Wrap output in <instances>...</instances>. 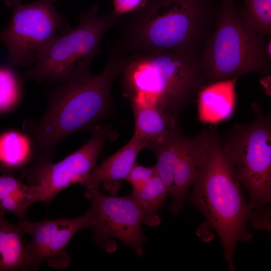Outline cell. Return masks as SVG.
<instances>
[{
  "label": "cell",
  "mask_w": 271,
  "mask_h": 271,
  "mask_svg": "<svg viewBox=\"0 0 271 271\" xmlns=\"http://www.w3.org/2000/svg\"><path fill=\"white\" fill-rule=\"evenodd\" d=\"M120 74L131 101L178 117L207 85L200 56L190 52L156 50L125 58Z\"/></svg>",
  "instance_id": "3"
},
{
  "label": "cell",
  "mask_w": 271,
  "mask_h": 271,
  "mask_svg": "<svg viewBox=\"0 0 271 271\" xmlns=\"http://www.w3.org/2000/svg\"><path fill=\"white\" fill-rule=\"evenodd\" d=\"M252 108L253 121L235 125L220 141L248 193L249 207L258 210L271 201V119L257 103L252 104Z\"/></svg>",
  "instance_id": "7"
},
{
  "label": "cell",
  "mask_w": 271,
  "mask_h": 271,
  "mask_svg": "<svg viewBox=\"0 0 271 271\" xmlns=\"http://www.w3.org/2000/svg\"><path fill=\"white\" fill-rule=\"evenodd\" d=\"M53 2H54L55 0H51Z\"/></svg>",
  "instance_id": "27"
},
{
  "label": "cell",
  "mask_w": 271,
  "mask_h": 271,
  "mask_svg": "<svg viewBox=\"0 0 271 271\" xmlns=\"http://www.w3.org/2000/svg\"><path fill=\"white\" fill-rule=\"evenodd\" d=\"M190 202L218 235L229 270H235L233 252L239 241L251 236L247 224L253 210L245 201L241 184L216 135L203 153L192 185Z\"/></svg>",
  "instance_id": "4"
},
{
  "label": "cell",
  "mask_w": 271,
  "mask_h": 271,
  "mask_svg": "<svg viewBox=\"0 0 271 271\" xmlns=\"http://www.w3.org/2000/svg\"><path fill=\"white\" fill-rule=\"evenodd\" d=\"M264 38L244 20L234 0H221L200 56L207 85L251 72L270 73Z\"/></svg>",
  "instance_id": "5"
},
{
  "label": "cell",
  "mask_w": 271,
  "mask_h": 271,
  "mask_svg": "<svg viewBox=\"0 0 271 271\" xmlns=\"http://www.w3.org/2000/svg\"><path fill=\"white\" fill-rule=\"evenodd\" d=\"M18 224L24 234L30 237L26 243V250L31 270L37 269L44 262L52 268L63 269L69 265L71 260L67 250L68 242L77 231L89 227V219L86 211L76 218L38 222L26 218Z\"/></svg>",
  "instance_id": "11"
},
{
  "label": "cell",
  "mask_w": 271,
  "mask_h": 271,
  "mask_svg": "<svg viewBox=\"0 0 271 271\" xmlns=\"http://www.w3.org/2000/svg\"><path fill=\"white\" fill-rule=\"evenodd\" d=\"M145 0H113V13L124 15L138 10Z\"/></svg>",
  "instance_id": "23"
},
{
  "label": "cell",
  "mask_w": 271,
  "mask_h": 271,
  "mask_svg": "<svg viewBox=\"0 0 271 271\" xmlns=\"http://www.w3.org/2000/svg\"><path fill=\"white\" fill-rule=\"evenodd\" d=\"M216 134L206 129L194 137L184 135L178 151L173 184L169 193L171 212L176 215L182 208L184 198L192 187L200 158Z\"/></svg>",
  "instance_id": "12"
},
{
  "label": "cell",
  "mask_w": 271,
  "mask_h": 271,
  "mask_svg": "<svg viewBox=\"0 0 271 271\" xmlns=\"http://www.w3.org/2000/svg\"><path fill=\"white\" fill-rule=\"evenodd\" d=\"M124 62V57L109 52L100 74H90L62 84L52 95L42 118L27 129L36 148L37 159L50 160L61 140L91 127L108 114L112 105L111 85L121 72Z\"/></svg>",
  "instance_id": "2"
},
{
  "label": "cell",
  "mask_w": 271,
  "mask_h": 271,
  "mask_svg": "<svg viewBox=\"0 0 271 271\" xmlns=\"http://www.w3.org/2000/svg\"><path fill=\"white\" fill-rule=\"evenodd\" d=\"M266 51L269 58H271V39L270 37L268 39L266 43Z\"/></svg>",
  "instance_id": "26"
},
{
  "label": "cell",
  "mask_w": 271,
  "mask_h": 271,
  "mask_svg": "<svg viewBox=\"0 0 271 271\" xmlns=\"http://www.w3.org/2000/svg\"><path fill=\"white\" fill-rule=\"evenodd\" d=\"M11 21L0 31L8 50V63L14 68L32 66L42 51L71 28L51 0L15 7Z\"/></svg>",
  "instance_id": "8"
},
{
  "label": "cell",
  "mask_w": 271,
  "mask_h": 271,
  "mask_svg": "<svg viewBox=\"0 0 271 271\" xmlns=\"http://www.w3.org/2000/svg\"><path fill=\"white\" fill-rule=\"evenodd\" d=\"M238 78L209 84L199 93V118L214 123L226 119L232 114L235 101V84Z\"/></svg>",
  "instance_id": "15"
},
{
  "label": "cell",
  "mask_w": 271,
  "mask_h": 271,
  "mask_svg": "<svg viewBox=\"0 0 271 271\" xmlns=\"http://www.w3.org/2000/svg\"><path fill=\"white\" fill-rule=\"evenodd\" d=\"M0 210V271L31 270L19 224L6 220Z\"/></svg>",
  "instance_id": "17"
},
{
  "label": "cell",
  "mask_w": 271,
  "mask_h": 271,
  "mask_svg": "<svg viewBox=\"0 0 271 271\" xmlns=\"http://www.w3.org/2000/svg\"><path fill=\"white\" fill-rule=\"evenodd\" d=\"M22 95V82L13 68L0 66V113L15 107Z\"/></svg>",
  "instance_id": "21"
},
{
  "label": "cell",
  "mask_w": 271,
  "mask_h": 271,
  "mask_svg": "<svg viewBox=\"0 0 271 271\" xmlns=\"http://www.w3.org/2000/svg\"><path fill=\"white\" fill-rule=\"evenodd\" d=\"M106 126H96L90 140L62 160L53 163L51 160L39 159L24 173L29 184L42 187L43 202L50 203L61 191L79 183L96 166L106 140L111 136Z\"/></svg>",
  "instance_id": "10"
},
{
  "label": "cell",
  "mask_w": 271,
  "mask_h": 271,
  "mask_svg": "<svg viewBox=\"0 0 271 271\" xmlns=\"http://www.w3.org/2000/svg\"><path fill=\"white\" fill-rule=\"evenodd\" d=\"M144 144L133 136L131 140L118 151L107 158L99 166L95 167L79 183L86 189L99 188L100 184L110 187L125 180Z\"/></svg>",
  "instance_id": "14"
},
{
  "label": "cell",
  "mask_w": 271,
  "mask_h": 271,
  "mask_svg": "<svg viewBox=\"0 0 271 271\" xmlns=\"http://www.w3.org/2000/svg\"><path fill=\"white\" fill-rule=\"evenodd\" d=\"M44 197L41 186L25 184L11 173L0 175V210L13 214L19 222L26 219L30 206L43 202Z\"/></svg>",
  "instance_id": "16"
},
{
  "label": "cell",
  "mask_w": 271,
  "mask_h": 271,
  "mask_svg": "<svg viewBox=\"0 0 271 271\" xmlns=\"http://www.w3.org/2000/svg\"><path fill=\"white\" fill-rule=\"evenodd\" d=\"M244 20L261 36L271 34V0H243L241 11Z\"/></svg>",
  "instance_id": "20"
},
{
  "label": "cell",
  "mask_w": 271,
  "mask_h": 271,
  "mask_svg": "<svg viewBox=\"0 0 271 271\" xmlns=\"http://www.w3.org/2000/svg\"><path fill=\"white\" fill-rule=\"evenodd\" d=\"M6 5L9 7H15L21 4V0H4Z\"/></svg>",
  "instance_id": "25"
},
{
  "label": "cell",
  "mask_w": 271,
  "mask_h": 271,
  "mask_svg": "<svg viewBox=\"0 0 271 271\" xmlns=\"http://www.w3.org/2000/svg\"><path fill=\"white\" fill-rule=\"evenodd\" d=\"M155 166L146 167L138 164L137 162L131 168L125 180L132 187V192L139 190L151 179L157 175Z\"/></svg>",
  "instance_id": "22"
},
{
  "label": "cell",
  "mask_w": 271,
  "mask_h": 271,
  "mask_svg": "<svg viewBox=\"0 0 271 271\" xmlns=\"http://www.w3.org/2000/svg\"><path fill=\"white\" fill-rule=\"evenodd\" d=\"M217 8L214 0H145L138 10L120 16L119 34L108 49L124 57L156 50L200 56Z\"/></svg>",
  "instance_id": "1"
},
{
  "label": "cell",
  "mask_w": 271,
  "mask_h": 271,
  "mask_svg": "<svg viewBox=\"0 0 271 271\" xmlns=\"http://www.w3.org/2000/svg\"><path fill=\"white\" fill-rule=\"evenodd\" d=\"M270 209L265 210L264 208L257 210L256 213H252L249 220L252 226L256 229H263L270 231Z\"/></svg>",
  "instance_id": "24"
},
{
  "label": "cell",
  "mask_w": 271,
  "mask_h": 271,
  "mask_svg": "<svg viewBox=\"0 0 271 271\" xmlns=\"http://www.w3.org/2000/svg\"><path fill=\"white\" fill-rule=\"evenodd\" d=\"M84 195L90 202L86 212L95 241L111 252L115 248L113 239L119 240L142 257L146 242L141 227L143 214L133 194L109 196L94 188L87 189Z\"/></svg>",
  "instance_id": "9"
},
{
  "label": "cell",
  "mask_w": 271,
  "mask_h": 271,
  "mask_svg": "<svg viewBox=\"0 0 271 271\" xmlns=\"http://www.w3.org/2000/svg\"><path fill=\"white\" fill-rule=\"evenodd\" d=\"M120 21V16L113 13L98 14L93 6L80 14L75 28L57 36L42 51L25 78L63 83L88 75L92 61L100 52L101 39Z\"/></svg>",
  "instance_id": "6"
},
{
  "label": "cell",
  "mask_w": 271,
  "mask_h": 271,
  "mask_svg": "<svg viewBox=\"0 0 271 271\" xmlns=\"http://www.w3.org/2000/svg\"><path fill=\"white\" fill-rule=\"evenodd\" d=\"M143 214V222L154 226L161 219L159 212L168 194L167 189L158 175L151 179L139 190L132 192Z\"/></svg>",
  "instance_id": "19"
},
{
  "label": "cell",
  "mask_w": 271,
  "mask_h": 271,
  "mask_svg": "<svg viewBox=\"0 0 271 271\" xmlns=\"http://www.w3.org/2000/svg\"><path fill=\"white\" fill-rule=\"evenodd\" d=\"M30 136L16 130L0 134V171L11 173L24 172L34 161V144Z\"/></svg>",
  "instance_id": "18"
},
{
  "label": "cell",
  "mask_w": 271,
  "mask_h": 271,
  "mask_svg": "<svg viewBox=\"0 0 271 271\" xmlns=\"http://www.w3.org/2000/svg\"><path fill=\"white\" fill-rule=\"evenodd\" d=\"M130 103L134 116L133 136L144 144L145 148L153 152L181 130L178 117L152 106Z\"/></svg>",
  "instance_id": "13"
}]
</instances>
